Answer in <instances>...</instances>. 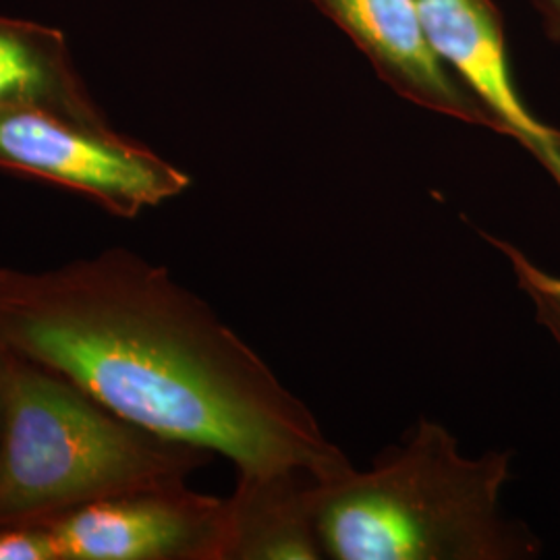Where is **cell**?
I'll use <instances>...</instances> for the list:
<instances>
[{"label": "cell", "instance_id": "5", "mask_svg": "<svg viewBox=\"0 0 560 560\" xmlns=\"http://www.w3.org/2000/svg\"><path fill=\"white\" fill-rule=\"evenodd\" d=\"M44 525L60 560H222L226 499L173 483L94 502Z\"/></svg>", "mask_w": 560, "mask_h": 560}, {"label": "cell", "instance_id": "6", "mask_svg": "<svg viewBox=\"0 0 560 560\" xmlns=\"http://www.w3.org/2000/svg\"><path fill=\"white\" fill-rule=\"evenodd\" d=\"M418 9L432 48L480 102L490 131L517 141L560 189V129L536 117L523 101L497 2L418 0Z\"/></svg>", "mask_w": 560, "mask_h": 560}, {"label": "cell", "instance_id": "8", "mask_svg": "<svg viewBox=\"0 0 560 560\" xmlns=\"http://www.w3.org/2000/svg\"><path fill=\"white\" fill-rule=\"evenodd\" d=\"M322 481L305 469L237 476L226 499L222 560L324 559L316 525Z\"/></svg>", "mask_w": 560, "mask_h": 560}, {"label": "cell", "instance_id": "10", "mask_svg": "<svg viewBox=\"0 0 560 560\" xmlns=\"http://www.w3.org/2000/svg\"><path fill=\"white\" fill-rule=\"evenodd\" d=\"M480 235L506 258L517 287L534 307L536 322L560 345V275L544 270L511 241L494 237L490 233Z\"/></svg>", "mask_w": 560, "mask_h": 560}, {"label": "cell", "instance_id": "2", "mask_svg": "<svg viewBox=\"0 0 560 560\" xmlns=\"http://www.w3.org/2000/svg\"><path fill=\"white\" fill-rule=\"evenodd\" d=\"M509 478L511 453L467 457L444 425L420 418L370 469L349 465L322 481L324 559H536V534L502 513Z\"/></svg>", "mask_w": 560, "mask_h": 560}, {"label": "cell", "instance_id": "11", "mask_svg": "<svg viewBox=\"0 0 560 560\" xmlns=\"http://www.w3.org/2000/svg\"><path fill=\"white\" fill-rule=\"evenodd\" d=\"M0 560H60L59 546L44 523L0 527Z\"/></svg>", "mask_w": 560, "mask_h": 560}, {"label": "cell", "instance_id": "12", "mask_svg": "<svg viewBox=\"0 0 560 560\" xmlns=\"http://www.w3.org/2000/svg\"><path fill=\"white\" fill-rule=\"evenodd\" d=\"M534 7L540 13L548 38L560 44V0H534Z\"/></svg>", "mask_w": 560, "mask_h": 560}, {"label": "cell", "instance_id": "9", "mask_svg": "<svg viewBox=\"0 0 560 560\" xmlns=\"http://www.w3.org/2000/svg\"><path fill=\"white\" fill-rule=\"evenodd\" d=\"M0 108H38L108 125L75 71L62 32L32 21L0 18Z\"/></svg>", "mask_w": 560, "mask_h": 560}, {"label": "cell", "instance_id": "7", "mask_svg": "<svg viewBox=\"0 0 560 560\" xmlns=\"http://www.w3.org/2000/svg\"><path fill=\"white\" fill-rule=\"evenodd\" d=\"M358 46L402 101L442 117L490 127L480 102L442 62L425 36L418 0H307Z\"/></svg>", "mask_w": 560, "mask_h": 560}, {"label": "cell", "instance_id": "4", "mask_svg": "<svg viewBox=\"0 0 560 560\" xmlns=\"http://www.w3.org/2000/svg\"><path fill=\"white\" fill-rule=\"evenodd\" d=\"M0 171L80 194L125 221L191 185L179 166L110 125H88L38 108H0Z\"/></svg>", "mask_w": 560, "mask_h": 560}, {"label": "cell", "instance_id": "3", "mask_svg": "<svg viewBox=\"0 0 560 560\" xmlns=\"http://www.w3.org/2000/svg\"><path fill=\"white\" fill-rule=\"evenodd\" d=\"M210 457L120 418L55 370L0 345V527L187 483Z\"/></svg>", "mask_w": 560, "mask_h": 560}, {"label": "cell", "instance_id": "1", "mask_svg": "<svg viewBox=\"0 0 560 560\" xmlns=\"http://www.w3.org/2000/svg\"><path fill=\"white\" fill-rule=\"evenodd\" d=\"M0 345L131 423L219 453L237 476L305 469L326 480L351 465L206 301L131 249L0 266Z\"/></svg>", "mask_w": 560, "mask_h": 560}]
</instances>
